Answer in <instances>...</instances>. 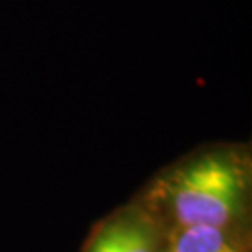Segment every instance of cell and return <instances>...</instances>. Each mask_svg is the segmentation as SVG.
Masks as SVG:
<instances>
[{"label":"cell","instance_id":"obj_1","mask_svg":"<svg viewBox=\"0 0 252 252\" xmlns=\"http://www.w3.org/2000/svg\"><path fill=\"white\" fill-rule=\"evenodd\" d=\"M243 190V168L230 155L211 153L176 172L168 202L180 228H226L241 209Z\"/></svg>","mask_w":252,"mask_h":252},{"label":"cell","instance_id":"obj_2","mask_svg":"<svg viewBox=\"0 0 252 252\" xmlns=\"http://www.w3.org/2000/svg\"><path fill=\"white\" fill-rule=\"evenodd\" d=\"M88 252H157V228L142 213H122L95 234Z\"/></svg>","mask_w":252,"mask_h":252},{"label":"cell","instance_id":"obj_3","mask_svg":"<svg viewBox=\"0 0 252 252\" xmlns=\"http://www.w3.org/2000/svg\"><path fill=\"white\" fill-rule=\"evenodd\" d=\"M168 252H241L224 228L187 226L172 241Z\"/></svg>","mask_w":252,"mask_h":252}]
</instances>
